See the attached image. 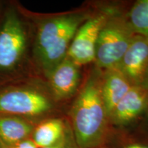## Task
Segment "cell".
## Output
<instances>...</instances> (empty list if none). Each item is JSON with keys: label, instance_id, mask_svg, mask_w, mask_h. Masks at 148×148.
<instances>
[{"label": "cell", "instance_id": "obj_15", "mask_svg": "<svg viewBox=\"0 0 148 148\" xmlns=\"http://www.w3.org/2000/svg\"><path fill=\"white\" fill-rule=\"evenodd\" d=\"M139 131L143 140L148 141V106L139 125Z\"/></svg>", "mask_w": 148, "mask_h": 148}, {"label": "cell", "instance_id": "obj_14", "mask_svg": "<svg viewBox=\"0 0 148 148\" xmlns=\"http://www.w3.org/2000/svg\"><path fill=\"white\" fill-rule=\"evenodd\" d=\"M44 148H79L75 141L73 130H72L69 122L68 123L64 136L58 143L50 147Z\"/></svg>", "mask_w": 148, "mask_h": 148}, {"label": "cell", "instance_id": "obj_10", "mask_svg": "<svg viewBox=\"0 0 148 148\" xmlns=\"http://www.w3.org/2000/svg\"><path fill=\"white\" fill-rule=\"evenodd\" d=\"M132 86L117 67L106 69L103 73L101 95L109 117L112 109Z\"/></svg>", "mask_w": 148, "mask_h": 148}, {"label": "cell", "instance_id": "obj_13", "mask_svg": "<svg viewBox=\"0 0 148 148\" xmlns=\"http://www.w3.org/2000/svg\"><path fill=\"white\" fill-rule=\"evenodd\" d=\"M127 20L135 34L148 38V0L135 1Z\"/></svg>", "mask_w": 148, "mask_h": 148}, {"label": "cell", "instance_id": "obj_5", "mask_svg": "<svg viewBox=\"0 0 148 148\" xmlns=\"http://www.w3.org/2000/svg\"><path fill=\"white\" fill-rule=\"evenodd\" d=\"M52 108L49 99L36 90L12 88L0 92V113L15 116H38Z\"/></svg>", "mask_w": 148, "mask_h": 148}, {"label": "cell", "instance_id": "obj_8", "mask_svg": "<svg viewBox=\"0 0 148 148\" xmlns=\"http://www.w3.org/2000/svg\"><path fill=\"white\" fill-rule=\"evenodd\" d=\"M148 106V92L140 86H132L110 114L111 124L125 125L141 120Z\"/></svg>", "mask_w": 148, "mask_h": 148}, {"label": "cell", "instance_id": "obj_7", "mask_svg": "<svg viewBox=\"0 0 148 148\" xmlns=\"http://www.w3.org/2000/svg\"><path fill=\"white\" fill-rule=\"evenodd\" d=\"M133 86H140L148 69V38L136 34L117 66Z\"/></svg>", "mask_w": 148, "mask_h": 148}, {"label": "cell", "instance_id": "obj_19", "mask_svg": "<svg viewBox=\"0 0 148 148\" xmlns=\"http://www.w3.org/2000/svg\"><path fill=\"white\" fill-rule=\"evenodd\" d=\"M0 148H4L3 147V145H2V143H1V140H0Z\"/></svg>", "mask_w": 148, "mask_h": 148}, {"label": "cell", "instance_id": "obj_6", "mask_svg": "<svg viewBox=\"0 0 148 148\" xmlns=\"http://www.w3.org/2000/svg\"><path fill=\"white\" fill-rule=\"evenodd\" d=\"M108 15L101 13L90 16L79 26L68 49L67 58L79 66L95 62L98 36Z\"/></svg>", "mask_w": 148, "mask_h": 148}, {"label": "cell", "instance_id": "obj_1", "mask_svg": "<svg viewBox=\"0 0 148 148\" xmlns=\"http://www.w3.org/2000/svg\"><path fill=\"white\" fill-rule=\"evenodd\" d=\"M103 73L95 69L89 74L69 112L71 125L79 148L105 146L110 117L101 95Z\"/></svg>", "mask_w": 148, "mask_h": 148}, {"label": "cell", "instance_id": "obj_9", "mask_svg": "<svg viewBox=\"0 0 148 148\" xmlns=\"http://www.w3.org/2000/svg\"><path fill=\"white\" fill-rule=\"evenodd\" d=\"M78 64L66 57L47 77L56 99H65L76 92L80 80Z\"/></svg>", "mask_w": 148, "mask_h": 148}, {"label": "cell", "instance_id": "obj_11", "mask_svg": "<svg viewBox=\"0 0 148 148\" xmlns=\"http://www.w3.org/2000/svg\"><path fill=\"white\" fill-rule=\"evenodd\" d=\"M34 128L29 122L18 116L0 115V140L4 148H10L29 138Z\"/></svg>", "mask_w": 148, "mask_h": 148}, {"label": "cell", "instance_id": "obj_20", "mask_svg": "<svg viewBox=\"0 0 148 148\" xmlns=\"http://www.w3.org/2000/svg\"><path fill=\"white\" fill-rule=\"evenodd\" d=\"M98 148H106V146H103V147H98Z\"/></svg>", "mask_w": 148, "mask_h": 148}, {"label": "cell", "instance_id": "obj_12", "mask_svg": "<svg viewBox=\"0 0 148 148\" xmlns=\"http://www.w3.org/2000/svg\"><path fill=\"white\" fill-rule=\"evenodd\" d=\"M68 123L60 119L46 120L34 128L32 140L38 148L55 145L64 136Z\"/></svg>", "mask_w": 148, "mask_h": 148}, {"label": "cell", "instance_id": "obj_2", "mask_svg": "<svg viewBox=\"0 0 148 148\" xmlns=\"http://www.w3.org/2000/svg\"><path fill=\"white\" fill-rule=\"evenodd\" d=\"M89 16L78 11L46 18L39 24L34 57L46 77L66 58L75 32Z\"/></svg>", "mask_w": 148, "mask_h": 148}, {"label": "cell", "instance_id": "obj_18", "mask_svg": "<svg viewBox=\"0 0 148 148\" xmlns=\"http://www.w3.org/2000/svg\"><path fill=\"white\" fill-rule=\"evenodd\" d=\"M140 86H141L142 88H143L144 89L148 92V69L147 70V71H146L145 75H144L143 81H142Z\"/></svg>", "mask_w": 148, "mask_h": 148}, {"label": "cell", "instance_id": "obj_16", "mask_svg": "<svg viewBox=\"0 0 148 148\" xmlns=\"http://www.w3.org/2000/svg\"><path fill=\"white\" fill-rule=\"evenodd\" d=\"M10 148H38L36 145L33 140L31 138H27V139L22 140L19 143L16 144L15 145L12 146Z\"/></svg>", "mask_w": 148, "mask_h": 148}, {"label": "cell", "instance_id": "obj_17", "mask_svg": "<svg viewBox=\"0 0 148 148\" xmlns=\"http://www.w3.org/2000/svg\"><path fill=\"white\" fill-rule=\"evenodd\" d=\"M123 148H148V141L143 140V141L129 143L128 145L124 146Z\"/></svg>", "mask_w": 148, "mask_h": 148}, {"label": "cell", "instance_id": "obj_4", "mask_svg": "<svg viewBox=\"0 0 148 148\" xmlns=\"http://www.w3.org/2000/svg\"><path fill=\"white\" fill-rule=\"evenodd\" d=\"M27 45L23 25L15 11L5 14L0 26V73L12 71L23 58Z\"/></svg>", "mask_w": 148, "mask_h": 148}, {"label": "cell", "instance_id": "obj_3", "mask_svg": "<svg viewBox=\"0 0 148 148\" xmlns=\"http://www.w3.org/2000/svg\"><path fill=\"white\" fill-rule=\"evenodd\" d=\"M135 35L127 18L108 15L96 45L95 62L98 69L117 67Z\"/></svg>", "mask_w": 148, "mask_h": 148}]
</instances>
